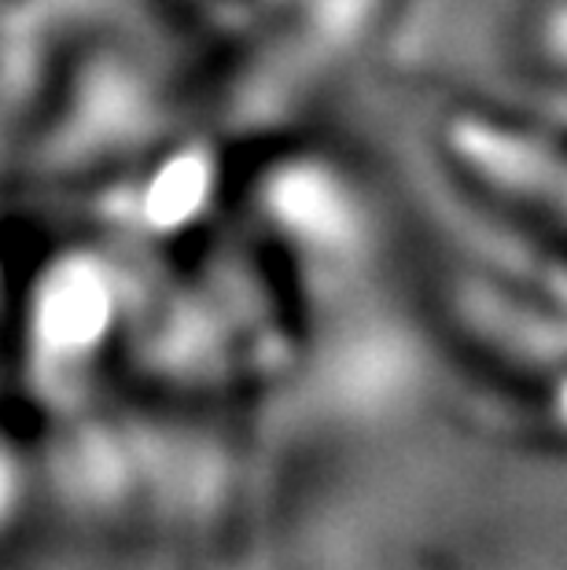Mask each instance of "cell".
<instances>
[{"mask_svg":"<svg viewBox=\"0 0 567 570\" xmlns=\"http://www.w3.org/2000/svg\"><path fill=\"white\" fill-rule=\"evenodd\" d=\"M281 206L295 222L313 225V228H329L340 225V206H335V196L321 185L317 177H292L281 188Z\"/></svg>","mask_w":567,"mask_h":570,"instance_id":"1","label":"cell"}]
</instances>
